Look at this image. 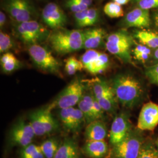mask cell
<instances>
[{
	"label": "cell",
	"instance_id": "obj_35",
	"mask_svg": "<svg viewBox=\"0 0 158 158\" xmlns=\"http://www.w3.org/2000/svg\"><path fill=\"white\" fill-rule=\"evenodd\" d=\"M65 5L71 11L74 12V14L85 11L89 8V6L73 0H66Z\"/></svg>",
	"mask_w": 158,
	"mask_h": 158
},
{
	"label": "cell",
	"instance_id": "obj_43",
	"mask_svg": "<svg viewBox=\"0 0 158 158\" xmlns=\"http://www.w3.org/2000/svg\"><path fill=\"white\" fill-rule=\"evenodd\" d=\"M114 2L118 4L120 6H123L128 4L130 1V0H113Z\"/></svg>",
	"mask_w": 158,
	"mask_h": 158
},
{
	"label": "cell",
	"instance_id": "obj_45",
	"mask_svg": "<svg viewBox=\"0 0 158 158\" xmlns=\"http://www.w3.org/2000/svg\"><path fill=\"white\" fill-rule=\"evenodd\" d=\"M154 57L156 60H158V49H156V51H155V53H154Z\"/></svg>",
	"mask_w": 158,
	"mask_h": 158
},
{
	"label": "cell",
	"instance_id": "obj_15",
	"mask_svg": "<svg viewBox=\"0 0 158 158\" xmlns=\"http://www.w3.org/2000/svg\"><path fill=\"white\" fill-rule=\"evenodd\" d=\"M107 135V126L101 119L91 122L85 130V136L87 141H104Z\"/></svg>",
	"mask_w": 158,
	"mask_h": 158
},
{
	"label": "cell",
	"instance_id": "obj_40",
	"mask_svg": "<svg viewBox=\"0 0 158 158\" xmlns=\"http://www.w3.org/2000/svg\"><path fill=\"white\" fill-rule=\"evenodd\" d=\"M14 56V55L11 53H10V52H6L5 53H4L2 55V56H1V59H0L1 65L4 64L8 62Z\"/></svg>",
	"mask_w": 158,
	"mask_h": 158
},
{
	"label": "cell",
	"instance_id": "obj_25",
	"mask_svg": "<svg viewBox=\"0 0 158 158\" xmlns=\"http://www.w3.org/2000/svg\"><path fill=\"white\" fill-rule=\"evenodd\" d=\"M52 108L51 106L44 108V124L46 135L50 134L55 132L56 130H57L59 127L57 122L52 115Z\"/></svg>",
	"mask_w": 158,
	"mask_h": 158
},
{
	"label": "cell",
	"instance_id": "obj_46",
	"mask_svg": "<svg viewBox=\"0 0 158 158\" xmlns=\"http://www.w3.org/2000/svg\"><path fill=\"white\" fill-rule=\"evenodd\" d=\"M136 1H137V2H139V1H141V0H135Z\"/></svg>",
	"mask_w": 158,
	"mask_h": 158
},
{
	"label": "cell",
	"instance_id": "obj_34",
	"mask_svg": "<svg viewBox=\"0 0 158 158\" xmlns=\"http://www.w3.org/2000/svg\"><path fill=\"white\" fill-rule=\"evenodd\" d=\"M20 66V61L15 56L13 57L10 61L1 65L3 72L6 73H11L12 72L16 70Z\"/></svg>",
	"mask_w": 158,
	"mask_h": 158
},
{
	"label": "cell",
	"instance_id": "obj_16",
	"mask_svg": "<svg viewBox=\"0 0 158 158\" xmlns=\"http://www.w3.org/2000/svg\"><path fill=\"white\" fill-rule=\"evenodd\" d=\"M106 32L101 28L89 29L84 31L83 48L86 50L96 49L102 45Z\"/></svg>",
	"mask_w": 158,
	"mask_h": 158
},
{
	"label": "cell",
	"instance_id": "obj_8",
	"mask_svg": "<svg viewBox=\"0 0 158 158\" xmlns=\"http://www.w3.org/2000/svg\"><path fill=\"white\" fill-rule=\"evenodd\" d=\"M3 8L17 23L32 20L35 11L28 0H5Z\"/></svg>",
	"mask_w": 158,
	"mask_h": 158
},
{
	"label": "cell",
	"instance_id": "obj_19",
	"mask_svg": "<svg viewBox=\"0 0 158 158\" xmlns=\"http://www.w3.org/2000/svg\"><path fill=\"white\" fill-rule=\"evenodd\" d=\"M94 99L93 94H85L78 104L79 108L83 113L87 124L96 120L93 111Z\"/></svg>",
	"mask_w": 158,
	"mask_h": 158
},
{
	"label": "cell",
	"instance_id": "obj_3",
	"mask_svg": "<svg viewBox=\"0 0 158 158\" xmlns=\"http://www.w3.org/2000/svg\"><path fill=\"white\" fill-rule=\"evenodd\" d=\"M133 39L125 30H120L110 34L107 37L106 46L110 53L118 57L124 62H131V50Z\"/></svg>",
	"mask_w": 158,
	"mask_h": 158
},
{
	"label": "cell",
	"instance_id": "obj_29",
	"mask_svg": "<svg viewBox=\"0 0 158 158\" xmlns=\"http://www.w3.org/2000/svg\"><path fill=\"white\" fill-rule=\"evenodd\" d=\"M21 158H44L45 156L40 146L31 143L23 148L21 153Z\"/></svg>",
	"mask_w": 158,
	"mask_h": 158
},
{
	"label": "cell",
	"instance_id": "obj_13",
	"mask_svg": "<svg viewBox=\"0 0 158 158\" xmlns=\"http://www.w3.org/2000/svg\"><path fill=\"white\" fill-rule=\"evenodd\" d=\"M131 131L130 121L127 115L120 114L113 120L110 134V141L115 145L122 141Z\"/></svg>",
	"mask_w": 158,
	"mask_h": 158
},
{
	"label": "cell",
	"instance_id": "obj_14",
	"mask_svg": "<svg viewBox=\"0 0 158 158\" xmlns=\"http://www.w3.org/2000/svg\"><path fill=\"white\" fill-rule=\"evenodd\" d=\"M125 25L127 27L139 28H148L151 25L149 10L136 8L129 12L124 19Z\"/></svg>",
	"mask_w": 158,
	"mask_h": 158
},
{
	"label": "cell",
	"instance_id": "obj_10",
	"mask_svg": "<svg viewBox=\"0 0 158 158\" xmlns=\"http://www.w3.org/2000/svg\"><path fill=\"white\" fill-rule=\"evenodd\" d=\"M44 23L53 30L63 28L67 23V17L62 8L54 2H49L42 12Z\"/></svg>",
	"mask_w": 158,
	"mask_h": 158
},
{
	"label": "cell",
	"instance_id": "obj_4",
	"mask_svg": "<svg viewBox=\"0 0 158 158\" xmlns=\"http://www.w3.org/2000/svg\"><path fill=\"white\" fill-rule=\"evenodd\" d=\"M17 37L25 44H38L40 42L48 39L50 31L35 20L18 23L15 27Z\"/></svg>",
	"mask_w": 158,
	"mask_h": 158
},
{
	"label": "cell",
	"instance_id": "obj_31",
	"mask_svg": "<svg viewBox=\"0 0 158 158\" xmlns=\"http://www.w3.org/2000/svg\"><path fill=\"white\" fill-rule=\"evenodd\" d=\"M99 19V13L96 8H89L88 13L84 22L81 23L80 28L90 27L94 25L98 22Z\"/></svg>",
	"mask_w": 158,
	"mask_h": 158
},
{
	"label": "cell",
	"instance_id": "obj_37",
	"mask_svg": "<svg viewBox=\"0 0 158 158\" xmlns=\"http://www.w3.org/2000/svg\"><path fill=\"white\" fill-rule=\"evenodd\" d=\"M146 76L152 83L158 85V63L147 68Z\"/></svg>",
	"mask_w": 158,
	"mask_h": 158
},
{
	"label": "cell",
	"instance_id": "obj_17",
	"mask_svg": "<svg viewBox=\"0 0 158 158\" xmlns=\"http://www.w3.org/2000/svg\"><path fill=\"white\" fill-rule=\"evenodd\" d=\"M108 151L107 143L104 141H87L83 148L85 155L90 158H103Z\"/></svg>",
	"mask_w": 158,
	"mask_h": 158
},
{
	"label": "cell",
	"instance_id": "obj_18",
	"mask_svg": "<svg viewBox=\"0 0 158 158\" xmlns=\"http://www.w3.org/2000/svg\"><path fill=\"white\" fill-rule=\"evenodd\" d=\"M79 147L73 139H66L57 151L54 158H78Z\"/></svg>",
	"mask_w": 158,
	"mask_h": 158
},
{
	"label": "cell",
	"instance_id": "obj_44",
	"mask_svg": "<svg viewBox=\"0 0 158 158\" xmlns=\"http://www.w3.org/2000/svg\"><path fill=\"white\" fill-rule=\"evenodd\" d=\"M154 19H155V23L156 25L158 27V11L156 13V14L155 15L154 17Z\"/></svg>",
	"mask_w": 158,
	"mask_h": 158
},
{
	"label": "cell",
	"instance_id": "obj_20",
	"mask_svg": "<svg viewBox=\"0 0 158 158\" xmlns=\"http://www.w3.org/2000/svg\"><path fill=\"white\" fill-rule=\"evenodd\" d=\"M135 37L143 45L152 49H158V33L148 30L137 31Z\"/></svg>",
	"mask_w": 158,
	"mask_h": 158
},
{
	"label": "cell",
	"instance_id": "obj_36",
	"mask_svg": "<svg viewBox=\"0 0 158 158\" xmlns=\"http://www.w3.org/2000/svg\"><path fill=\"white\" fill-rule=\"evenodd\" d=\"M74 108H68L60 109L59 112V118L65 128L68 126V124L71 118L72 113L73 112Z\"/></svg>",
	"mask_w": 158,
	"mask_h": 158
},
{
	"label": "cell",
	"instance_id": "obj_7",
	"mask_svg": "<svg viewBox=\"0 0 158 158\" xmlns=\"http://www.w3.org/2000/svg\"><path fill=\"white\" fill-rule=\"evenodd\" d=\"M113 146V158H137L142 147L141 138L131 130L122 141Z\"/></svg>",
	"mask_w": 158,
	"mask_h": 158
},
{
	"label": "cell",
	"instance_id": "obj_6",
	"mask_svg": "<svg viewBox=\"0 0 158 158\" xmlns=\"http://www.w3.org/2000/svg\"><path fill=\"white\" fill-rule=\"evenodd\" d=\"M83 92L84 85L79 80L75 79L63 90L55 102L50 106L52 108L55 107L60 109L74 107L83 98Z\"/></svg>",
	"mask_w": 158,
	"mask_h": 158
},
{
	"label": "cell",
	"instance_id": "obj_2",
	"mask_svg": "<svg viewBox=\"0 0 158 158\" xmlns=\"http://www.w3.org/2000/svg\"><path fill=\"white\" fill-rule=\"evenodd\" d=\"M113 88L116 98L123 106H135L141 98L143 90L140 83L129 74H120L113 81Z\"/></svg>",
	"mask_w": 158,
	"mask_h": 158
},
{
	"label": "cell",
	"instance_id": "obj_33",
	"mask_svg": "<svg viewBox=\"0 0 158 158\" xmlns=\"http://www.w3.org/2000/svg\"><path fill=\"white\" fill-rule=\"evenodd\" d=\"M137 158H158V151L152 145L142 146Z\"/></svg>",
	"mask_w": 158,
	"mask_h": 158
},
{
	"label": "cell",
	"instance_id": "obj_22",
	"mask_svg": "<svg viewBox=\"0 0 158 158\" xmlns=\"http://www.w3.org/2000/svg\"><path fill=\"white\" fill-rule=\"evenodd\" d=\"M85 123V115L79 108L74 109L71 118L66 127V129L73 132H76L81 129Z\"/></svg>",
	"mask_w": 158,
	"mask_h": 158
},
{
	"label": "cell",
	"instance_id": "obj_28",
	"mask_svg": "<svg viewBox=\"0 0 158 158\" xmlns=\"http://www.w3.org/2000/svg\"><path fill=\"white\" fill-rule=\"evenodd\" d=\"M115 98L116 97L113 89V90L106 95L97 100L99 102L104 111L112 112L115 108Z\"/></svg>",
	"mask_w": 158,
	"mask_h": 158
},
{
	"label": "cell",
	"instance_id": "obj_1",
	"mask_svg": "<svg viewBox=\"0 0 158 158\" xmlns=\"http://www.w3.org/2000/svg\"><path fill=\"white\" fill-rule=\"evenodd\" d=\"M48 40L53 51L59 55H66L83 48L84 31L57 29L51 32Z\"/></svg>",
	"mask_w": 158,
	"mask_h": 158
},
{
	"label": "cell",
	"instance_id": "obj_26",
	"mask_svg": "<svg viewBox=\"0 0 158 158\" xmlns=\"http://www.w3.org/2000/svg\"><path fill=\"white\" fill-rule=\"evenodd\" d=\"M103 10L106 15L111 18H120L124 15L121 6L114 1L107 3L104 6Z\"/></svg>",
	"mask_w": 158,
	"mask_h": 158
},
{
	"label": "cell",
	"instance_id": "obj_30",
	"mask_svg": "<svg viewBox=\"0 0 158 158\" xmlns=\"http://www.w3.org/2000/svg\"><path fill=\"white\" fill-rule=\"evenodd\" d=\"M134 55L136 60L142 62H145L150 56L151 51L149 48L142 44L136 46L134 51Z\"/></svg>",
	"mask_w": 158,
	"mask_h": 158
},
{
	"label": "cell",
	"instance_id": "obj_24",
	"mask_svg": "<svg viewBox=\"0 0 158 158\" xmlns=\"http://www.w3.org/2000/svg\"><path fill=\"white\" fill-rule=\"evenodd\" d=\"M112 90L113 88L104 80L96 79L93 83V94L96 100L100 99Z\"/></svg>",
	"mask_w": 158,
	"mask_h": 158
},
{
	"label": "cell",
	"instance_id": "obj_12",
	"mask_svg": "<svg viewBox=\"0 0 158 158\" xmlns=\"http://www.w3.org/2000/svg\"><path fill=\"white\" fill-rule=\"evenodd\" d=\"M158 125V105L153 102H149L142 108L137 127L142 131H153Z\"/></svg>",
	"mask_w": 158,
	"mask_h": 158
},
{
	"label": "cell",
	"instance_id": "obj_21",
	"mask_svg": "<svg viewBox=\"0 0 158 158\" xmlns=\"http://www.w3.org/2000/svg\"><path fill=\"white\" fill-rule=\"evenodd\" d=\"M44 108L39 109L29 115L30 124L34 130L35 135L43 136L46 135L44 124Z\"/></svg>",
	"mask_w": 158,
	"mask_h": 158
},
{
	"label": "cell",
	"instance_id": "obj_23",
	"mask_svg": "<svg viewBox=\"0 0 158 158\" xmlns=\"http://www.w3.org/2000/svg\"><path fill=\"white\" fill-rule=\"evenodd\" d=\"M59 146V142L56 138H49L42 142L40 147L45 158H54Z\"/></svg>",
	"mask_w": 158,
	"mask_h": 158
},
{
	"label": "cell",
	"instance_id": "obj_9",
	"mask_svg": "<svg viewBox=\"0 0 158 158\" xmlns=\"http://www.w3.org/2000/svg\"><path fill=\"white\" fill-rule=\"evenodd\" d=\"M84 69L93 75L103 73L109 66L107 55L96 49L87 50L80 57Z\"/></svg>",
	"mask_w": 158,
	"mask_h": 158
},
{
	"label": "cell",
	"instance_id": "obj_5",
	"mask_svg": "<svg viewBox=\"0 0 158 158\" xmlns=\"http://www.w3.org/2000/svg\"><path fill=\"white\" fill-rule=\"evenodd\" d=\"M29 55L40 69L52 74H60V63L51 52L39 44L29 46Z\"/></svg>",
	"mask_w": 158,
	"mask_h": 158
},
{
	"label": "cell",
	"instance_id": "obj_32",
	"mask_svg": "<svg viewBox=\"0 0 158 158\" xmlns=\"http://www.w3.org/2000/svg\"><path fill=\"white\" fill-rule=\"evenodd\" d=\"M14 46L11 36L4 32H0V52L6 53L12 49Z\"/></svg>",
	"mask_w": 158,
	"mask_h": 158
},
{
	"label": "cell",
	"instance_id": "obj_42",
	"mask_svg": "<svg viewBox=\"0 0 158 158\" xmlns=\"http://www.w3.org/2000/svg\"><path fill=\"white\" fill-rule=\"evenodd\" d=\"M73 1L81 3L88 6H90L93 3V0H73Z\"/></svg>",
	"mask_w": 158,
	"mask_h": 158
},
{
	"label": "cell",
	"instance_id": "obj_11",
	"mask_svg": "<svg viewBox=\"0 0 158 158\" xmlns=\"http://www.w3.org/2000/svg\"><path fill=\"white\" fill-rule=\"evenodd\" d=\"M35 135L30 123L21 120L14 125L10 132L11 143L23 148L31 144Z\"/></svg>",
	"mask_w": 158,
	"mask_h": 158
},
{
	"label": "cell",
	"instance_id": "obj_38",
	"mask_svg": "<svg viewBox=\"0 0 158 158\" xmlns=\"http://www.w3.org/2000/svg\"><path fill=\"white\" fill-rule=\"evenodd\" d=\"M139 8L146 10L158 8V0H141L138 2Z\"/></svg>",
	"mask_w": 158,
	"mask_h": 158
},
{
	"label": "cell",
	"instance_id": "obj_27",
	"mask_svg": "<svg viewBox=\"0 0 158 158\" xmlns=\"http://www.w3.org/2000/svg\"><path fill=\"white\" fill-rule=\"evenodd\" d=\"M64 69L69 75H73L84 69V67L80 60H78L76 57L71 56L65 60Z\"/></svg>",
	"mask_w": 158,
	"mask_h": 158
},
{
	"label": "cell",
	"instance_id": "obj_39",
	"mask_svg": "<svg viewBox=\"0 0 158 158\" xmlns=\"http://www.w3.org/2000/svg\"><path fill=\"white\" fill-rule=\"evenodd\" d=\"M93 111L96 120L101 119L103 118L104 110L102 109V106L100 105L99 102L96 100L95 97L93 102Z\"/></svg>",
	"mask_w": 158,
	"mask_h": 158
},
{
	"label": "cell",
	"instance_id": "obj_41",
	"mask_svg": "<svg viewBox=\"0 0 158 158\" xmlns=\"http://www.w3.org/2000/svg\"><path fill=\"white\" fill-rule=\"evenodd\" d=\"M6 14L2 11L0 12V28H3L6 24Z\"/></svg>",
	"mask_w": 158,
	"mask_h": 158
}]
</instances>
